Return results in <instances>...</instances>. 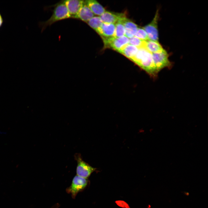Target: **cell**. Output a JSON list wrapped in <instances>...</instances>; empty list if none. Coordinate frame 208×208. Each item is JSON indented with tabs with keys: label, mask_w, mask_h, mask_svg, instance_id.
Listing matches in <instances>:
<instances>
[{
	"label": "cell",
	"mask_w": 208,
	"mask_h": 208,
	"mask_svg": "<svg viewBox=\"0 0 208 208\" xmlns=\"http://www.w3.org/2000/svg\"><path fill=\"white\" fill-rule=\"evenodd\" d=\"M69 18L71 17L64 1L60 2L55 6L51 17L40 23L42 31L57 21Z\"/></svg>",
	"instance_id": "obj_2"
},
{
	"label": "cell",
	"mask_w": 208,
	"mask_h": 208,
	"mask_svg": "<svg viewBox=\"0 0 208 208\" xmlns=\"http://www.w3.org/2000/svg\"><path fill=\"white\" fill-rule=\"evenodd\" d=\"M115 28V24L103 23L96 32L101 37L109 38L114 36Z\"/></svg>",
	"instance_id": "obj_11"
},
{
	"label": "cell",
	"mask_w": 208,
	"mask_h": 208,
	"mask_svg": "<svg viewBox=\"0 0 208 208\" xmlns=\"http://www.w3.org/2000/svg\"><path fill=\"white\" fill-rule=\"evenodd\" d=\"M146 41L134 36L129 38V44L134 45L138 48H145Z\"/></svg>",
	"instance_id": "obj_18"
},
{
	"label": "cell",
	"mask_w": 208,
	"mask_h": 208,
	"mask_svg": "<svg viewBox=\"0 0 208 208\" xmlns=\"http://www.w3.org/2000/svg\"><path fill=\"white\" fill-rule=\"evenodd\" d=\"M116 204L119 206L122 207L129 208L128 204L125 202L123 201H118L116 202Z\"/></svg>",
	"instance_id": "obj_20"
},
{
	"label": "cell",
	"mask_w": 208,
	"mask_h": 208,
	"mask_svg": "<svg viewBox=\"0 0 208 208\" xmlns=\"http://www.w3.org/2000/svg\"><path fill=\"white\" fill-rule=\"evenodd\" d=\"M101 38L105 48H111L118 52L129 42V39L125 36L119 38Z\"/></svg>",
	"instance_id": "obj_5"
},
{
	"label": "cell",
	"mask_w": 208,
	"mask_h": 208,
	"mask_svg": "<svg viewBox=\"0 0 208 208\" xmlns=\"http://www.w3.org/2000/svg\"><path fill=\"white\" fill-rule=\"evenodd\" d=\"M152 55L154 64L159 72L164 68H171L172 64L168 59V55L164 49Z\"/></svg>",
	"instance_id": "obj_3"
},
{
	"label": "cell",
	"mask_w": 208,
	"mask_h": 208,
	"mask_svg": "<svg viewBox=\"0 0 208 208\" xmlns=\"http://www.w3.org/2000/svg\"><path fill=\"white\" fill-rule=\"evenodd\" d=\"M88 182L87 179L76 175L73 178L72 184L68 189L69 192L73 196H75L86 186Z\"/></svg>",
	"instance_id": "obj_7"
},
{
	"label": "cell",
	"mask_w": 208,
	"mask_h": 208,
	"mask_svg": "<svg viewBox=\"0 0 208 208\" xmlns=\"http://www.w3.org/2000/svg\"><path fill=\"white\" fill-rule=\"evenodd\" d=\"M85 1L94 14L100 16L106 11L103 7L96 0H89Z\"/></svg>",
	"instance_id": "obj_13"
},
{
	"label": "cell",
	"mask_w": 208,
	"mask_h": 208,
	"mask_svg": "<svg viewBox=\"0 0 208 208\" xmlns=\"http://www.w3.org/2000/svg\"><path fill=\"white\" fill-rule=\"evenodd\" d=\"M138 50L137 47L128 44L125 46L118 52L130 60L134 57Z\"/></svg>",
	"instance_id": "obj_14"
},
{
	"label": "cell",
	"mask_w": 208,
	"mask_h": 208,
	"mask_svg": "<svg viewBox=\"0 0 208 208\" xmlns=\"http://www.w3.org/2000/svg\"><path fill=\"white\" fill-rule=\"evenodd\" d=\"M134 36L142 40H149L146 32L143 28H138Z\"/></svg>",
	"instance_id": "obj_19"
},
{
	"label": "cell",
	"mask_w": 208,
	"mask_h": 208,
	"mask_svg": "<svg viewBox=\"0 0 208 208\" xmlns=\"http://www.w3.org/2000/svg\"><path fill=\"white\" fill-rule=\"evenodd\" d=\"M94 16V14L84 1L83 4L75 18L87 23Z\"/></svg>",
	"instance_id": "obj_12"
},
{
	"label": "cell",
	"mask_w": 208,
	"mask_h": 208,
	"mask_svg": "<svg viewBox=\"0 0 208 208\" xmlns=\"http://www.w3.org/2000/svg\"><path fill=\"white\" fill-rule=\"evenodd\" d=\"M159 17L157 10L152 21L142 28L146 32L149 40L158 42L157 24Z\"/></svg>",
	"instance_id": "obj_6"
},
{
	"label": "cell",
	"mask_w": 208,
	"mask_h": 208,
	"mask_svg": "<svg viewBox=\"0 0 208 208\" xmlns=\"http://www.w3.org/2000/svg\"><path fill=\"white\" fill-rule=\"evenodd\" d=\"M87 23L91 27L97 32L103 22L99 16H94Z\"/></svg>",
	"instance_id": "obj_16"
},
{
	"label": "cell",
	"mask_w": 208,
	"mask_h": 208,
	"mask_svg": "<svg viewBox=\"0 0 208 208\" xmlns=\"http://www.w3.org/2000/svg\"><path fill=\"white\" fill-rule=\"evenodd\" d=\"M3 22V20L1 14L0 13V27L1 26Z\"/></svg>",
	"instance_id": "obj_21"
},
{
	"label": "cell",
	"mask_w": 208,
	"mask_h": 208,
	"mask_svg": "<svg viewBox=\"0 0 208 208\" xmlns=\"http://www.w3.org/2000/svg\"><path fill=\"white\" fill-rule=\"evenodd\" d=\"M71 18H75L82 7L84 1L78 0H67L63 1Z\"/></svg>",
	"instance_id": "obj_8"
},
{
	"label": "cell",
	"mask_w": 208,
	"mask_h": 208,
	"mask_svg": "<svg viewBox=\"0 0 208 208\" xmlns=\"http://www.w3.org/2000/svg\"><path fill=\"white\" fill-rule=\"evenodd\" d=\"M115 28L114 36L119 38L125 36V29L123 24L118 21L115 24Z\"/></svg>",
	"instance_id": "obj_17"
},
{
	"label": "cell",
	"mask_w": 208,
	"mask_h": 208,
	"mask_svg": "<svg viewBox=\"0 0 208 208\" xmlns=\"http://www.w3.org/2000/svg\"><path fill=\"white\" fill-rule=\"evenodd\" d=\"M99 17L103 23L115 24L126 16L125 14L122 13L116 14L105 11Z\"/></svg>",
	"instance_id": "obj_9"
},
{
	"label": "cell",
	"mask_w": 208,
	"mask_h": 208,
	"mask_svg": "<svg viewBox=\"0 0 208 208\" xmlns=\"http://www.w3.org/2000/svg\"><path fill=\"white\" fill-rule=\"evenodd\" d=\"M131 60L153 78L155 79L157 77L159 72L154 64L152 53L145 48H138L137 53Z\"/></svg>",
	"instance_id": "obj_1"
},
{
	"label": "cell",
	"mask_w": 208,
	"mask_h": 208,
	"mask_svg": "<svg viewBox=\"0 0 208 208\" xmlns=\"http://www.w3.org/2000/svg\"><path fill=\"white\" fill-rule=\"evenodd\" d=\"M119 21L121 22L125 27V36L129 39L134 36L138 28L136 24L126 17Z\"/></svg>",
	"instance_id": "obj_10"
},
{
	"label": "cell",
	"mask_w": 208,
	"mask_h": 208,
	"mask_svg": "<svg viewBox=\"0 0 208 208\" xmlns=\"http://www.w3.org/2000/svg\"><path fill=\"white\" fill-rule=\"evenodd\" d=\"M145 48L151 53L158 52L164 49L159 42L149 40L146 41Z\"/></svg>",
	"instance_id": "obj_15"
},
{
	"label": "cell",
	"mask_w": 208,
	"mask_h": 208,
	"mask_svg": "<svg viewBox=\"0 0 208 208\" xmlns=\"http://www.w3.org/2000/svg\"><path fill=\"white\" fill-rule=\"evenodd\" d=\"M75 159L77 162L76 169L77 175L87 179L96 169L82 159L81 155L76 153L74 155Z\"/></svg>",
	"instance_id": "obj_4"
}]
</instances>
